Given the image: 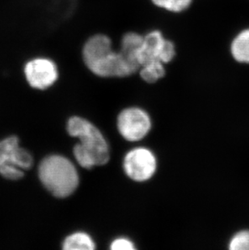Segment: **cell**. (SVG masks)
Instances as JSON below:
<instances>
[{"label": "cell", "mask_w": 249, "mask_h": 250, "mask_svg": "<svg viewBox=\"0 0 249 250\" xmlns=\"http://www.w3.org/2000/svg\"><path fill=\"white\" fill-rule=\"evenodd\" d=\"M231 53L235 60L249 63V29L243 31L233 41Z\"/></svg>", "instance_id": "cell-10"}, {"label": "cell", "mask_w": 249, "mask_h": 250, "mask_svg": "<svg viewBox=\"0 0 249 250\" xmlns=\"http://www.w3.org/2000/svg\"><path fill=\"white\" fill-rule=\"evenodd\" d=\"M95 242L88 234L78 231L66 237L62 243L64 250H93Z\"/></svg>", "instance_id": "cell-9"}, {"label": "cell", "mask_w": 249, "mask_h": 250, "mask_svg": "<svg viewBox=\"0 0 249 250\" xmlns=\"http://www.w3.org/2000/svg\"><path fill=\"white\" fill-rule=\"evenodd\" d=\"M123 167L127 176L135 182H144L150 179L157 168L155 155L149 149L137 147L124 156Z\"/></svg>", "instance_id": "cell-6"}, {"label": "cell", "mask_w": 249, "mask_h": 250, "mask_svg": "<svg viewBox=\"0 0 249 250\" xmlns=\"http://www.w3.org/2000/svg\"><path fill=\"white\" fill-rule=\"evenodd\" d=\"M175 56L174 44L165 39L162 33L158 30L152 31L144 36V42L138 54L141 67L152 62L167 63L172 61Z\"/></svg>", "instance_id": "cell-4"}, {"label": "cell", "mask_w": 249, "mask_h": 250, "mask_svg": "<svg viewBox=\"0 0 249 250\" xmlns=\"http://www.w3.org/2000/svg\"><path fill=\"white\" fill-rule=\"evenodd\" d=\"M38 174L43 186L58 198H66L73 194L79 186L77 169L70 160L59 155L44 159Z\"/></svg>", "instance_id": "cell-3"}, {"label": "cell", "mask_w": 249, "mask_h": 250, "mask_svg": "<svg viewBox=\"0 0 249 250\" xmlns=\"http://www.w3.org/2000/svg\"><path fill=\"white\" fill-rule=\"evenodd\" d=\"M67 131L72 137L80 139L74 147V156L81 167L91 169L104 166L109 161L108 143L99 129L89 121L80 117H72L67 123Z\"/></svg>", "instance_id": "cell-2"}, {"label": "cell", "mask_w": 249, "mask_h": 250, "mask_svg": "<svg viewBox=\"0 0 249 250\" xmlns=\"http://www.w3.org/2000/svg\"><path fill=\"white\" fill-rule=\"evenodd\" d=\"M33 159L30 153L18 146L15 152V165L21 169H29L33 166Z\"/></svg>", "instance_id": "cell-13"}, {"label": "cell", "mask_w": 249, "mask_h": 250, "mask_svg": "<svg viewBox=\"0 0 249 250\" xmlns=\"http://www.w3.org/2000/svg\"><path fill=\"white\" fill-rule=\"evenodd\" d=\"M19 146V139L15 136L0 142V173L10 180L21 179L23 170L15 165V152Z\"/></svg>", "instance_id": "cell-8"}, {"label": "cell", "mask_w": 249, "mask_h": 250, "mask_svg": "<svg viewBox=\"0 0 249 250\" xmlns=\"http://www.w3.org/2000/svg\"><path fill=\"white\" fill-rule=\"evenodd\" d=\"M111 250H134V243L129 239L118 238L111 244Z\"/></svg>", "instance_id": "cell-15"}, {"label": "cell", "mask_w": 249, "mask_h": 250, "mask_svg": "<svg viewBox=\"0 0 249 250\" xmlns=\"http://www.w3.org/2000/svg\"><path fill=\"white\" fill-rule=\"evenodd\" d=\"M118 129L121 135L128 141H139L151 129V120L144 109L136 107L128 108L118 116Z\"/></svg>", "instance_id": "cell-5"}, {"label": "cell", "mask_w": 249, "mask_h": 250, "mask_svg": "<svg viewBox=\"0 0 249 250\" xmlns=\"http://www.w3.org/2000/svg\"><path fill=\"white\" fill-rule=\"evenodd\" d=\"M24 73L28 84L40 90L51 87L59 78L56 64L45 57H37L28 60L24 65Z\"/></svg>", "instance_id": "cell-7"}, {"label": "cell", "mask_w": 249, "mask_h": 250, "mask_svg": "<svg viewBox=\"0 0 249 250\" xmlns=\"http://www.w3.org/2000/svg\"><path fill=\"white\" fill-rule=\"evenodd\" d=\"M230 250H249V231H240L230 242Z\"/></svg>", "instance_id": "cell-14"}, {"label": "cell", "mask_w": 249, "mask_h": 250, "mask_svg": "<svg viewBox=\"0 0 249 250\" xmlns=\"http://www.w3.org/2000/svg\"><path fill=\"white\" fill-rule=\"evenodd\" d=\"M157 7L172 12H183L187 9L192 0H151Z\"/></svg>", "instance_id": "cell-12"}, {"label": "cell", "mask_w": 249, "mask_h": 250, "mask_svg": "<svg viewBox=\"0 0 249 250\" xmlns=\"http://www.w3.org/2000/svg\"><path fill=\"white\" fill-rule=\"evenodd\" d=\"M83 59L92 73L104 78L126 77L138 71L123 53L113 50L109 38L102 34L93 36L87 41L83 49Z\"/></svg>", "instance_id": "cell-1"}, {"label": "cell", "mask_w": 249, "mask_h": 250, "mask_svg": "<svg viewBox=\"0 0 249 250\" xmlns=\"http://www.w3.org/2000/svg\"><path fill=\"white\" fill-rule=\"evenodd\" d=\"M140 69V76L146 83H155L165 75L164 63L160 62H149Z\"/></svg>", "instance_id": "cell-11"}]
</instances>
